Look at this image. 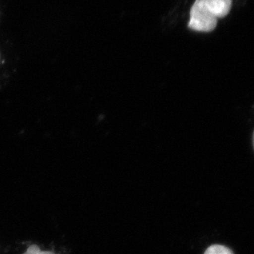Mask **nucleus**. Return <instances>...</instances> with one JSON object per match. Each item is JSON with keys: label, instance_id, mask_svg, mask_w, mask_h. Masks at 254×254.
I'll return each instance as SVG.
<instances>
[{"label": "nucleus", "instance_id": "obj_4", "mask_svg": "<svg viewBox=\"0 0 254 254\" xmlns=\"http://www.w3.org/2000/svg\"><path fill=\"white\" fill-rule=\"evenodd\" d=\"M23 254H57L52 251H43L41 250L37 245H32L30 247L27 248L26 252Z\"/></svg>", "mask_w": 254, "mask_h": 254}, {"label": "nucleus", "instance_id": "obj_2", "mask_svg": "<svg viewBox=\"0 0 254 254\" xmlns=\"http://www.w3.org/2000/svg\"><path fill=\"white\" fill-rule=\"evenodd\" d=\"M208 7L217 18L224 17L230 12L232 0H205Z\"/></svg>", "mask_w": 254, "mask_h": 254}, {"label": "nucleus", "instance_id": "obj_1", "mask_svg": "<svg viewBox=\"0 0 254 254\" xmlns=\"http://www.w3.org/2000/svg\"><path fill=\"white\" fill-rule=\"evenodd\" d=\"M217 19L205 0H195L190 9L189 27L197 32H212L217 25Z\"/></svg>", "mask_w": 254, "mask_h": 254}, {"label": "nucleus", "instance_id": "obj_5", "mask_svg": "<svg viewBox=\"0 0 254 254\" xmlns=\"http://www.w3.org/2000/svg\"><path fill=\"white\" fill-rule=\"evenodd\" d=\"M253 144H254V135H253Z\"/></svg>", "mask_w": 254, "mask_h": 254}, {"label": "nucleus", "instance_id": "obj_3", "mask_svg": "<svg viewBox=\"0 0 254 254\" xmlns=\"http://www.w3.org/2000/svg\"><path fill=\"white\" fill-rule=\"evenodd\" d=\"M204 254H234L229 248L223 245H211L205 250Z\"/></svg>", "mask_w": 254, "mask_h": 254}]
</instances>
